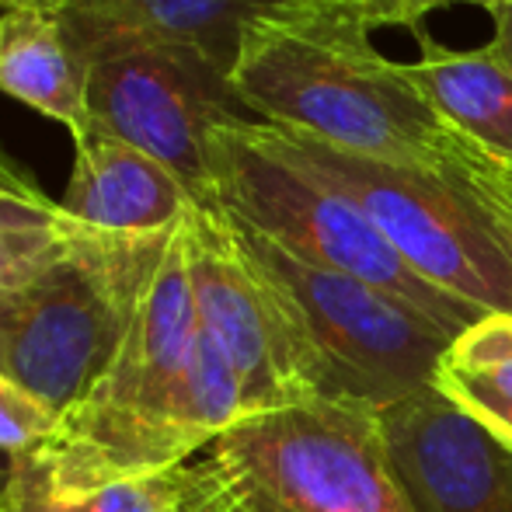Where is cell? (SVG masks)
Instances as JSON below:
<instances>
[{"instance_id":"cell-11","label":"cell","mask_w":512,"mask_h":512,"mask_svg":"<svg viewBox=\"0 0 512 512\" xmlns=\"http://www.w3.org/2000/svg\"><path fill=\"white\" fill-rule=\"evenodd\" d=\"M199 203L157 157L119 136L84 129L74 136V168L60 209L67 220L98 234H168Z\"/></svg>"},{"instance_id":"cell-14","label":"cell","mask_w":512,"mask_h":512,"mask_svg":"<svg viewBox=\"0 0 512 512\" xmlns=\"http://www.w3.org/2000/svg\"><path fill=\"white\" fill-rule=\"evenodd\" d=\"M286 4L290 0H70L67 14L88 28L196 49L230 74L248 28Z\"/></svg>"},{"instance_id":"cell-6","label":"cell","mask_w":512,"mask_h":512,"mask_svg":"<svg viewBox=\"0 0 512 512\" xmlns=\"http://www.w3.org/2000/svg\"><path fill=\"white\" fill-rule=\"evenodd\" d=\"M206 457L241 512H411L370 405L307 401L248 415Z\"/></svg>"},{"instance_id":"cell-10","label":"cell","mask_w":512,"mask_h":512,"mask_svg":"<svg viewBox=\"0 0 512 512\" xmlns=\"http://www.w3.org/2000/svg\"><path fill=\"white\" fill-rule=\"evenodd\" d=\"M380 411L411 512H512V446L436 387Z\"/></svg>"},{"instance_id":"cell-18","label":"cell","mask_w":512,"mask_h":512,"mask_svg":"<svg viewBox=\"0 0 512 512\" xmlns=\"http://www.w3.org/2000/svg\"><path fill=\"white\" fill-rule=\"evenodd\" d=\"M81 223H63L46 230H7L0 234V300L35 279L63 248Z\"/></svg>"},{"instance_id":"cell-8","label":"cell","mask_w":512,"mask_h":512,"mask_svg":"<svg viewBox=\"0 0 512 512\" xmlns=\"http://www.w3.org/2000/svg\"><path fill=\"white\" fill-rule=\"evenodd\" d=\"M70 25L91 63L88 129L157 157L182 178L199 206H213L209 136L223 122L255 119L234 95L227 70L196 49L88 28L74 18Z\"/></svg>"},{"instance_id":"cell-4","label":"cell","mask_w":512,"mask_h":512,"mask_svg":"<svg viewBox=\"0 0 512 512\" xmlns=\"http://www.w3.org/2000/svg\"><path fill=\"white\" fill-rule=\"evenodd\" d=\"M209 175L213 206L300 262L391 293L453 338L488 317L418 276L363 209L279 143L269 122L216 126L209 136Z\"/></svg>"},{"instance_id":"cell-22","label":"cell","mask_w":512,"mask_h":512,"mask_svg":"<svg viewBox=\"0 0 512 512\" xmlns=\"http://www.w3.org/2000/svg\"><path fill=\"white\" fill-rule=\"evenodd\" d=\"M0 189H14V192H35L39 185H35V178L28 175L25 168H18V164L11 161V157L0 150Z\"/></svg>"},{"instance_id":"cell-23","label":"cell","mask_w":512,"mask_h":512,"mask_svg":"<svg viewBox=\"0 0 512 512\" xmlns=\"http://www.w3.org/2000/svg\"><path fill=\"white\" fill-rule=\"evenodd\" d=\"M70 0H0V7L4 11H14V7H49V11H60V7H67Z\"/></svg>"},{"instance_id":"cell-13","label":"cell","mask_w":512,"mask_h":512,"mask_svg":"<svg viewBox=\"0 0 512 512\" xmlns=\"http://www.w3.org/2000/svg\"><path fill=\"white\" fill-rule=\"evenodd\" d=\"M415 39L422 53L411 74L436 115L512 175V70L488 46L450 49L422 28Z\"/></svg>"},{"instance_id":"cell-16","label":"cell","mask_w":512,"mask_h":512,"mask_svg":"<svg viewBox=\"0 0 512 512\" xmlns=\"http://www.w3.org/2000/svg\"><path fill=\"white\" fill-rule=\"evenodd\" d=\"M439 394L478 418L488 432L512 418V314H488L446 349Z\"/></svg>"},{"instance_id":"cell-7","label":"cell","mask_w":512,"mask_h":512,"mask_svg":"<svg viewBox=\"0 0 512 512\" xmlns=\"http://www.w3.org/2000/svg\"><path fill=\"white\" fill-rule=\"evenodd\" d=\"M234 227L248 255L297 307L321 366V401L387 408L436 384L453 335L391 293L300 262L241 220Z\"/></svg>"},{"instance_id":"cell-20","label":"cell","mask_w":512,"mask_h":512,"mask_svg":"<svg viewBox=\"0 0 512 512\" xmlns=\"http://www.w3.org/2000/svg\"><path fill=\"white\" fill-rule=\"evenodd\" d=\"M63 223H74V220H67L60 203H53L42 189L35 192L0 189V234H7V230H46V227H63Z\"/></svg>"},{"instance_id":"cell-1","label":"cell","mask_w":512,"mask_h":512,"mask_svg":"<svg viewBox=\"0 0 512 512\" xmlns=\"http://www.w3.org/2000/svg\"><path fill=\"white\" fill-rule=\"evenodd\" d=\"M241 418H248L241 380L199 328L182 223L112 363L32 457L14 460L7 488L74 499L175 471Z\"/></svg>"},{"instance_id":"cell-5","label":"cell","mask_w":512,"mask_h":512,"mask_svg":"<svg viewBox=\"0 0 512 512\" xmlns=\"http://www.w3.org/2000/svg\"><path fill=\"white\" fill-rule=\"evenodd\" d=\"M175 230L129 237L77 227L39 276L0 300V373L56 415L74 408L112 363Z\"/></svg>"},{"instance_id":"cell-3","label":"cell","mask_w":512,"mask_h":512,"mask_svg":"<svg viewBox=\"0 0 512 512\" xmlns=\"http://www.w3.org/2000/svg\"><path fill=\"white\" fill-rule=\"evenodd\" d=\"M286 150L352 199L391 248L450 297L512 314V182L481 150L443 164H387L272 126Z\"/></svg>"},{"instance_id":"cell-21","label":"cell","mask_w":512,"mask_h":512,"mask_svg":"<svg viewBox=\"0 0 512 512\" xmlns=\"http://www.w3.org/2000/svg\"><path fill=\"white\" fill-rule=\"evenodd\" d=\"M492 28H495V32H492V42H488V49H492V53L512 70V4L499 7V11H492Z\"/></svg>"},{"instance_id":"cell-19","label":"cell","mask_w":512,"mask_h":512,"mask_svg":"<svg viewBox=\"0 0 512 512\" xmlns=\"http://www.w3.org/2000/svg\"><path fill=\"white\" fill-rule=\"evenodd\" d=\"M356 21L363 28H411L415 32L418 21L425 14L439 11V7H450V4H474V7H485L488 14L506 7L509 0H342Z\"/></svg>"},{"instance_id":"cell-12","label":"cell","mask_w":512,"mask_h":512,"mask_svg":"<svg viewBox=\"0 0 512 512\" xmlns=\"http://www.w3.org/2000/svg\"><path fill=\"white\" fill-rule=\"evenodd\" d=\"M88 67V49L63 7L0 14V91L67 126L70 136L88 129Z\"/></svg>"},{"instance_id":"cell-2","label":"cell","mask_w":512,"mask_h":512,"mask_svg":"<svg viewBox=\"0 0 512 512\" xmlns=\"http://www.w3.org/2000/svg\"><path fill=\"white\" fill-rule=\"evenodd\" d=\"M230 88L258 122L387 164L471 154L418 88L411 63L387 60L342 0H290L248 28Z\"/></svg>"},{"instance_id":"cell-15","label":"cell","mask_w":512,"mask_h":512,"mask_svg":"<svg viewBox=\"0 0 512 512\" xmlns=\"http://www.w3.org/2000/svg\"><path fill=\"white\" fill-rule=\"evenodd\" d=\"M4 502L11 512H241L234 488L213 457L189 460L150 478L115 481L74 499H39L4 485Z\"/></svg>"},{"instance_id":"cell-26","label":"cell","mask_w":512,"mask_h":512,"mask_svg":"<svg viewBox=\"0 0 512 512\" xmlns=\"http://www.w3.org/2000/svg\"><path fill=\"white\" fill-rule=\"evenodd\" d=\"M509 182H512V175H509Z\"/></svg>"},{"instance_id":"cell-27","label":"cell","mask_w":512,"mask_h":512,"mask_svg":"<svg viewBox=\"0 0 512 512\" xmlns=\"http://www.w3.org/2000/svg\"><path fill=\"white\" fill-rule=\"evenodd\" d=\"M509 4H512V0H509Z\"/></svg>"},{"instance_id":"cell-24","label":"cell","mask_w":512,"mask_h":512,"mask_svg":"<svg viewBox=\"0 0 512 512\" xmlns=\"http://www.w3.org/2000/svg\"><path fill=\"white\" fill-rule=\"evenodd\" d=\"M7 474L11 471H0V492H4V485H7Z\"/></svg>"},{"instance_id":"cell-9","label":"cell","mask_w":512,"mask_h":512,"mask_svg":"<svg viewBox=\"0 0 512 512\" xmlns=\"http://www.w3.org/2000/svg\"><path fill=\"white\" fill-rule=\"evenodd\" d=\"M199 328L241 380L248 415L321 401V366L283 286L248 255L220 206L185 220Z\"/></svg>"},{"instance_id":"cell-25","label":"cell","mask_w":512,"mask_h":512,"mask_svg":"<svg viewBox=\"0 0 512 512\" xmlns=\"http://www.w3.org/2000/svg\"><path fill=\"white\" fill-rule=\"evenodd\" d=\"M0 512H11V509H7V502H4V492H0Z\"/></svg>"},{"instance_id":"cell-17","label":"cell","mask_w":512,"mask_h":512,"mask_svg":"<svg viewBox=\"0 0 512 512\" xmlns=\"http://www.w3.org/2000/svg\"><path fill=\"white\" fill-rule=\"evenodd\" d=\"M60 425V415L39 401L32 391L7 380L0 373V453L7 457V467L14 460H25L53 436Z\"/></svg>"}]
</instances>
